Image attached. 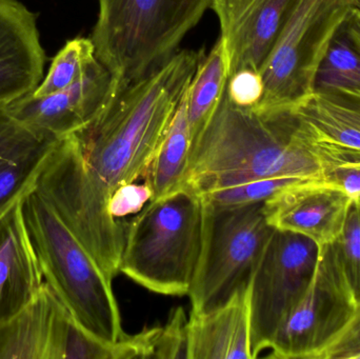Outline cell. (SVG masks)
I'll use <instances>...</instances> for the list:
<instances>
[{
	"instance_id": "obj_1",
	"label": "cell",
	"mask_w": 360,
	"mask_h": 359,
	"mask_svg": "<svg viewBox=\"0 0 360 359\" xmlns=\"http://www.w3.org/2000/svg\"><path fill=\"white\" fill-rule=\"evenodd\" d=\"M334 159L292 105L243 107L224 97L191 151L184 187L209 193L274 177L321 179Z\"/></svg>"
},
{
	"instance_id": "obj_2",
	"label": "cell",
	"mask_w": 360,
	"mask_h": 359,
	"mask_svg": "<svg viewBox=\"0 0 360 359\" xmlns=\"http://www.w3.org/2000/svg\"><path fill=\"white\" fill-rule=\"evenodd\" d=\"M203 54L177 52L162 67L131 84L101 117L75 133L84 160L111 194L147 174Z\"/></svg>"
},
{
	"instance_id": "obj_3",
	"label": "cell",
	"mask_w": 360,
	"mask_h": 359,
	"mask_svg": "<svg viewBox=\"0 0 360 359\" xmlns=\"http://www.w3.org/2000/svg\"><path fill=\"white\" fill-rule=\"evenodd\" d=\"M214 0H99L91 40L97 59L128 88L168 63Z\"/></svg>"
},
{
	"instance_id": "obj_4",
	"label": "cell",
	"mask_w": 360,
	"mask_h": 359,
	"mask_svg": "<svg viewBox=\"0 0 360 359\" xmlns=\"http://www.w3.org/2000/svg\"><path fill=\"white\" fill-rule=\"evenodd\" d=\"M203 200L188 187L150 200L126 225L120 272L152 292H190L202 240Z\"/></svg>"
},
{
	"instance_id": "obj_5",
	"label": "cell",
	"mask_w": 360,
	"mask_h": 359,
	"mask_svg": "<svg viewBox=\"0 0 360 359\" xmlns=\"http://www.w3.org/2000/svg\"><path fill=\"white\" fill-rule=\"evenodd\" d=\"M44 282L88 332L109 343L126 339L110 280L57 213L35 191L23 202Z\"/></svg>"
},
{
	"instance_id": "obj_6",
	"label": "cell",
	"mask_w": 360,
	"mask_h": 359,
	"mask_svg": "<svg viewBox=\"0 0 360 359\" xmlns=\"http://www.w3.org/2000/svg\"><path fill=\"white\" fill-rule=\"evenodd\" d=\"M34 191L113 280L120 272L126 225L111 214V192L86 164L75 134L55 145Z\"/></svg>"
},
{
	"instance_id": "obj_7",
	"label": "cell",
	"mask_w": 360,
	"mask_h": 359,
	"mask_svg": "<svg viewBox=\"0 0 360 359\" xmlns=\"http://www.w3.org/2000/svg\"><path fill=\"white\" fill-rule=\"evenodd\" d=\"M274 231L264 202L219 208L203 200L200 253L188 294L191 313L219 307L249 282Z\"/></svg>"
},
{
	"instance_id": "obj_8",
	"label": "cell",
	"mask_w": 360,
	"mask_h": 359,
	"mask_svg": "<svg viewBox=\"0 0 360 359\" xmlns=\"http://www.w3.org/2000/svg\"><path fill=\"white\" fill-rule=\"evenodd\" d=\"M356 0H293L278 37L264 61L256 107L292 105L314 92L317 70Z\"/></svg>"
},
{
	"instance_id": "obj_9",
	"label": "cell",
	"mask_w": 360,
	"mask_h": 359,
	"mask_svg": "<svg viewBox=\"0 0 360 359\" xmlns=\"http://www.w3.org/2000/svg\"><path fill=\"white\" fill-rule=\"evenodd\" d=\"M356 303L333 244L319 247L312 280L273 335L269 356L319 359L346 328Z\"/></svg>"
},
{
	"instance_id": "obj_10",
	"label": "cell",
	"mask_w": 360,
	"mask_h": 359,
	"mask_svg": "<svg viewBox=\"0 0 360 359\" xmlns=\"http://www.w3.org/2000/svg\"><path fill=\"white\" fill-rule=\"evenodd\" d=\"M319 247L310 238L275 229L251 278V351L256 358L308 288Z\"/></svg>"
},
{
	"instance_id": "obj_11",
	"label": "cell",
	"mask_w": 360,
	"mask_h": 359,
	"mask_svg": "<svg viewBox=\"0 0 360 359\" xmlns=\"http://www.w3.org/2000/svg\"><path fill=\"white\" fill-rule=\"evenodd\" d=\"M126 89L97 59L69 88L44 97L29 93L6 103V109L25 126L63 139L101 117Z\"/></svg>"
},
{
	"instance_id": "obj_12",
	"label": "cell",
	"mask_w": 360,
	"mask_h": 359,
	"mask_svg": "<svg viewBox=\"0 0 360 359\" xmlns=\"http://www.w3.org/2000/svg\"><path fill=\"white\" fill-rule=\"evenodd\" d=\"M351 204L350 197L333 183L304 179L264 202V210L275 229L300 234L321 247L338 240Z\"/></svg>"
},
{
	"instance_id": "obj_13",
	"label": "cell",
	"mask_w": 360,
	"mask_h": 359,
	"mask_svg": "<svg viewBox=\"0 0 360 359\" xmlns=\"http://www.w3.org/2000/svg\"><path fill=\"white\" fill-rule=\"evenodd\" d=\"M293 0H214L226 42L230 73L259 72L285 22Z\"/></svg>"
},
{
	"instance_id": "obj_14",
	"label": "cell",
	"mask_w": 360,
	"mask_h": 359,
	"mask_svg": "<svg viewBox=\"0 0 360 359\" xmlns=\"http://www.w3.org/2000/svg\"><path fill=\"white\" fill-rule=\"evenodd\" d=\"M73 320L44 282L20 311L0 322V358L65 359Z\"/></svg>"
},
{
	"instance_id": "obj_15",
	"label": "cell",
	"mask_w": 360,
	"mask_h": 359,
	"mask_svg": "<svg viewBox=\"0 0 360 359\" xmlns=\"http://www.w3.org/2000/svg\"><path fill=\"white\" fill-rule=\"evenodd\" d=\"M46 59L37 15L18 0H0V103L35 90Z\"/></svg>"
},
{
	"instance_id": "obj_16",
	"label": "cell",
	"mask_w": 360,
	"mask_h": 359,
	"mask_svg": "<svg viewBox=\"0 0 360 359\" xmlns=\"http://www.w3.org/2000/svg\"><path fill=\"white\" fill-rule=\"evenodd\" d=\"M29 194L0 210V322L20 311L46 282L23 211Z\"/></svg>"
},
{
	"instance_id": "obj_17",
	"label": "cell",
	"mask_w": 360,
	"mask_h": 359,
	"mask_svg": "<svg viewBox=\"0 0 360 359\" xmlns=\"http://www.w3.org/2000/svg\"><path fill=\"white\" fill-rule=\"evenodd\" d=\"M251 280L226 303L186 324V358L253 359L251 351Z\"/></svg>"
},
{
	"instance_id": "obj_18",
	"label": "cell",
	"mask_w": 360,
	"mask_h": 359,
	"mask_svg": "<svg viewBox=\"0 0 360 359\" xmlns=\"http://www.w3.org/2000/svg\"><path fill=\"white\" fill-rule=\"evenodd\" d=\"M59 141L25 126L0 103V210L35 190Z\"/></svg>"
},
{
	"instance_id": "obj_19",
	"label": "cell",
	"mask_w": 360,
	"mask_h": 359,
	"mask_svg": "<svg viewBox=\"0 0 360 359\" xmlns=\"http://www.w3.org/2000/svg\"><path fill=\"white\" fill-rule=\"evenodd\" d=\"M294 109L317 143L360 155V91L315 90Z\"/></svg>"
},
{
	"instance_id": "obj_20",
	"label": "cell",
	"mask_w": 360,
	"mask_h": 359,
	"mask_svg": "<svg viewBox=\"0 0 360 359\" xmlns=\"http://www.w3.org/2000/svg\"><path fill=\"white\" fill-rule=\"evenodd\" d=\"M229 73L228 50L226 42L219 37L211 51L201 57L188 88L186 112L192 148L202 134L224 97Z\"/></svg>"
},
{
	"instance_id": "obj_21",
	"label": "cell",
	"mask_w": 360,
	"mask_h": 359,
	"mask_svg": "<svg viewBox=\"0 0 360 359\" xmlns=\"http://www.w3.org/2000/svg\"><path fill=\"white\" fill-rule=\"evenodd\" d=\"M188 93V89L180 101L170 129L148 171L147 183L151 188V200L170 195L184 187L192 150L186 112Z\"/></svg>"
},
{
	"instance_id": "obj_22",
	"label": "cell",
	"mask_w": 360,
	"mask_h": 359,
	"mask_svg": "<svg viewBox=\"0 0 360 359\" xmlns=\"http://www.w3.org/2000/svg\"><path fill=\"white\" fill-rule=\"evenodd\" d=\"M97 60L91 38L77 37L69 40L53 58L48 75L32 91L34 97H44L69 88L79 80Z\"/></svg>"
},
{
	"instance_id": "obj_23",
	"label": "cell",
	"mask_w": 360,
	"mask_h": 359,
	"mask_svg": "<svg viewBox=\"0 0 360 359\" xmlns=\"http://www.w3.org/2000/svg\"><path fill=\"white\" fill-rule=\"evenodd\" d=\"M331 89L360 91V53L342 27L332 40L315 79V90Z\"/></svg>"
},
{
	"instance_id": "obj_24",
	"label": "cell",
	"mask_w": 360,
	"mask_h": 359,
	"mask_svg": "<svg viewBox=\"0 0 360 359\" xmlns=\"http://www.w3.org/2000/svg\"><path fill=\"white\" fill-rule=\"evenodd\" d=\"M300 181H304V179L295 178V177L257 179V181L231 185L224 189L216 190V191L202 194L201 196L207 204L219 207V208L262 204L276 195L288 185Z\"/></svg>"
},
{
	"instance_id": "obj_25",
	"label": "cell",
	"mask_w": 360,
	"mask_h": 359,
	"mask_svg": "<svg viewBox=\"0 0 360 359\" xmlns=\"http://www.w3.org/2000/svg\"><path fill=\"white\" fill-rule=\"evenodd\" d=\"M347 280L360 299V204L352 202L344 227L335 242H332Z\"/></svg>"
},
{
	"instance_id": "obj_26",
	"label": "cell",
	"mask_w": 360,
	"mask_h": 359,
	"mask_svg": "<svg viewBox=\"0 0 360 359\" xmlns=\"http://www.w3.org/2000/svg\"><path fill=\"white\" fill-rule=\"evenodd\" d=\"M186 318L181 307L172 312L166 326L158 327L153 358H186Z\"/></svg>"
},
{
	"instance_id": "obj_27",
	"label": "cell",
	"mask_w": 360,
	"mask_h": 359,
	"mask_svg": "<svg viewBox=\"0 0 360 359\" xmlns=\"http://www.w3.org/2000/svg\"><path fill=\"white\" fill-rule=\"evenodd\" d=\"M264 93V84L259 72L240 71L229 77L226 95L238 107H253L259 103Z\"/></svg>"
},
{
	"instance_id": "obj_28",
	"label": "cell",
	"mask_w": 360,
	"mask_h": 359,
	"mask_svg": "<svg viewBox=\"0 0 360 359\" xmlns=\"http://www.w3.org/2000/svg\"><path fill=\"white\" fill-rule=\"evenodd\" d=\"M152 191L147 183L139 185L128 183L116 188L110 198V211L115 218L141 212L151 200Z\"/></svg>"
},
{
	"instance_id": "obj_29",
	"label": "cell",
	"mask_w": 360,
	"mask_h": 359,
	"mask_svg": "<svg viewBox=\"0 0 360 359\" xmlns=\"http://www.w3.org/2000/svg\"><path fill=\"white\" fill-rule=\"evenodd\" d=\"M323 181L333 183L350 197L352 202L360 204V156L346 158L331 164L323 175Z\"/></svg>"
},
{
	"instance_id": "obj_30",
	"label": "cell",
	"mask_w": 360,
	"mask_h": 359,
	"mask_svg": "<svg viewBox=\"0 0 360 359\" xmlns=\"http://www.w3.org/2000/svg\"><path fill=\"white\" fill-rule=\"evenodd\" d=\"M319 359H360V299L346 328Z\"/></svg>"
},
{
	"instance_id": "obj_31",
	"label": "cell",
	"mask_w": 360,
	"mask_h": 359,
	"mask_svg": "<svg viewBox=\"0 0 360 359\" xmlns=\"http://www.w3.org/2000/svg\"><path fill=\"white\" fill-rule=\"evenodd\" d=\"M342 29L351 44L360 53V10L359 8H355L352 11Z\"/></svg>"
},
{
	"instance_id": "obj_32",
	"label": "cell",
	"mask_w": 360,
	"mask_h": 359,
	"mask_svg": "<svg viewBox=\"0 0 360 359\" xmlns=\"http://www.w3.org/2000/svg\"><path fill=\"white\" fill-rule=\"evenodd\" d=\"M356 8H359L360 10V0H356Z\"/></svg>"
}]
</instances>
